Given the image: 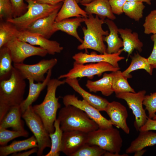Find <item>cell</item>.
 Returning a JSON list of instances; mask_svg holds the SVG:
<instances>
[{"instance_id": "obj_1", "label": "cell", "mask_w": 156, "mask_h": 156, "mask_svg": "<svg viewBox=\"0 0 156 156\" xmlns=\"http://www.w3.org/2000/svg\"><path fill=\"white\" fill-rule=\"evenodd\" d=\"M26 86L25 79L14 67L10 77L0 81V122L11 107L23 102Z\"/></svg>"}, {"instance_id": "obj_2", "label": "cell", "mask_w": 156, "mask_h": 156, "mask_svg": "<svg viewBox=\"0 0 156 156\" xmlns=\"http://www.w3.org/2000/svg\"><path fill=\"white\" fill-rule=\"evenodd\" d=\"M65 83L64 80L51 79L47 85V93L43 101L32 106L33 110L40 118L49 134L54 131V124L57 119V111L61 107L59 98L56 96V90L58 87Z\"/></svg>"}, {"instance_id": "obj_3", "label": "cell", "mask_w": 156, "mask_h": 156, "mask_svg": "<svg viewBox=\"0 0 156 156\" xmlns=\"http://www.w3.org/2000/svg\"><path fill=\"white\" fill-rule=\"evenodd\" d=\"M84 22L86 28H82L84 37L83 42L77 47L79 50L90 49L96 51L100 54L107 53V47L104 42V37L109 34L108 30L105 31L102 25L105 23V18H100L92 14L84 17Z\"/></svg>"}, {"instance_id": "obj_4", "label": "cell", "mask_w": 156, "mask_h": 156, "mask_svg": "<svg viewBox=\"0 0 156 156\" xmlns=\"http://www.w3.org/2000/svg\"><path fill=\"white\" fill-rule=\"evenodd\" d=\"M57 119L63 132L78 131L88 133L99 128L98 125L83 111L72 105L61 108Z\"/></svg>"}, {"instance_id": "obj_5", "label": "cell", "mask_w": 156, "mask_h": 156, "mask_svg": "<svg viewBox=\"0 0 156 156\" xmlns=\"http://www.w3.org/2000/svg\"><path fill=\"white\" fill-rule=\"evenodd\" d=\"M27 3V10L23 15L10 18L6 21L11 23L19 31L26 30L38 20L47 16L61 8L63 2L55 5L43 4L32 0H25Z\"/></svg>"}, {"instance_id": "obj_6", "label": "cell", "mask_w": 156, "mask_h": 156, "mask_svg": "<svg viewBox=\"0 0 156 156\" xmlns=\"http://www.w3.org/2000/svg\"><path fill=\"white\" fill-rule=\"evenodd\" d=\"M123 143L119 131L113 127L88 133L86 143L97 145L106 151L119 153Z\"/></svg>"}, {"instance_id": "obj_7", "label": "cell", "mask_w": 156, "mask_h": 156, "mask_svg": "<svg viewBox=\"0 0 156 156\" xmlns=\"http://www.w3.org/2000/svg\"><path fill=\"white\" fill-rule=\"evenodd\" d=\"M22 117L37 140V155H42L46 148L51 147V142L49 133L40 118L33 110L32 105H30L22 114Z\"/></svg>"}, {"instance_id": "obj_8", "label": "cell", "mask_w": 156, "mask_h": 156, "mask_svg": "<svg viewBox=\"0 0 156 156\" xmlns=\"http://www.w3.org/2000/svg\"><path fill=\"white\" fill-rule=\"evenodd\" d=\"M120 69V68L115 67L110 64L105 62L85 64L74 62L73 67L67 73L60 75L58 79L77 78L84 77L91 79L95 75L100 77L105 72H114Z\"/></svg>"}, {"instance_id": "obj_9", "label": "cell", "mask_w": 156, "mask_h": 156, "mask_svg": "<svg viewBox=\"0 0 156 156\" xmlns=\"http://www.w3.org/2000/svg\"><path fill=\"white\" fill-rule=\"evenodd\" d=\"M146 93L145 90H142L137 92H123L115 94L117 98L125 101L132 110L135 116L134 126L138 131L145 124L148 118L143 107V101Z\"/></svg>"}, {"instance_id": "obj_10", "label": "cell", "mask_w": 156, "mask_h": 156, "mask_svg": "<svg viewBox=\"0 0 156 156\" xmlns=\"http://www.w3.org/2000/svg\"><path fill=\"white\" fill-rule=\"evenodd\" d=\"M9 49L14 63H23L25 60L34 56L44 57L48 54L45 49L36 47L14 37L5 45Z\"/></svg>"}, {"instance_id": "obj_11", "label": "cell", "mask_w": 156, "mask_h": 156, "mask_svg": "<svg viewBox=\"0 0 156 156\" xmlns=\"http://www.w3.org/2000/svg\"><path fill=\"white\" fill-rule=\"evenodd\" d=\"M57 59L55 58L49 60L43 59L37 63L28 64L21 63H14V67L21 73L24 79H32L37 82L44 81V75L57 64Z\"/></svg>"}, {"instance_id": "obj_12", "label": "cell", "mask_w": 156, "mask_h": 156, "mask_svg": "<svg viewBox=\"0 0 156 156\" xmlns=\"http://www.w3.org/2000/svg\"><path fill=\"white\" fill-rule=\"evenodd\" d=\"M62 100L64 106L73 105L83 111L98 125L99 128L104 129L113 127L111 120L103 117L99 110L85 100H79L75 94L66 95Z\"/></svg>"}, {"instance_id": "obj_13", "label": "cell", "mask_w": 156, "mask_h": 156, "mask_svg": "<svg viewBox=\"0 0 156 156\" xmlns=\"http://www.w3.org/2000/svg\"><path fill=\"white\" fill-rule=\"evenodd\" d=\"M15 37L18 39L33 45L38 46L46 50L48 54L54 55L63 50V48L56 41L49 40L38 34L30 32L27 30L17 29Z\"/></svg>"}, {"instance_id": "obj_14", "label": "cell", "mask_w": 156, "mask_h": 156, "mask_svg": "<svg viewBox=\"0 0 156 156\" xmlns=\"http://www.w3.org/2000/svg\"><path fill=\"white\" fill-rule=\"evenodd\" d=\"M122 52L121 49L118 52L112 54H97L95 52L88 54L80 52L75 54L72 58L75 62L79 64L105 62L110 64L115 67L120 68L119 62L125 59L124 57L120 56Z\"/></svg>"}, {"instance_id": "obj_15", "label": "cell", "mask_w": 156, "mask_h": 156, "mask_svg": "<svg viewBox=\"0 0 156 156\" xmlns=\"http://www.w3.org/2000/svg\"><path fill=\"white\" fill-rule=\"evenodd\" d=\"M88 133L78 131L63 132L61 152L66 155L72 156L86 143Z\"/></svg>"}, {"instance_id": "obj_16", "label": "cell", "mask_w": 156, "mask_h": 156, "mask_svg": "<svg viewBox=\"0 0 156 156\" xmlns=\"http://www.w3.org/2000/svg\"><path fill=\"white\" fill-rule=\"evenodd\" d=\"M113 124L129 134L130 129L127 122L128 113L126 107L120 103L114 101L108 104L105 111Z\"/></svg>"}, {"instance_id": "obj_17", "label": "cell", "mask_w": 156, "mask_h": 156, "mask_svg": "<svg viewBox=\"0 0 156 156\" xmlns=\"http://www.w3.org/2000/svg\"><path fill=\"white\" fill-rule=\"evenodd\" d=\"M65 83L78 93L85 100L99 111H105L109 102L105 99L87 91L80 85L77 78H66Z\"/></svg>"}, {"instance_id": "obj_18", "label": "cell", "mask_w": 156, "mask_h": 156, "mask_svg": "<svg viewBox=\"0 0 156 156\" xmlns=\"http://www.w3.org/2000/svg\"><path fill=\"white\" fill-rule=\"evenodd\" d=\"M60 10H57L50 15L38 20L26 30L49 39L56 32L54 24Z\"/></svg>"}, {"instance_id": "obj_19", "label": "cell", "mask_w": 156, "mask_h": 156, "mask_svg": "<svg viewBox=\"0 0 156 156\" xmlns=\"http://www.w3.org/2000/svg\"><path fill=\"white\" fill-rule=\"evenodd\" d=\"M52 69L49 70L47 73L45 79L42 82L35 83L32 79H28L29 81V89L28 96L20 105L23 114L27 108L34 102L38 98L41 91L47 86L48 82L51 79Z\"/></svg>"}, {"instance_id": "obj_20", "label": "cell", "mask_w": 156, "mask_h": 156, "mask_svg": "<svg viewBox=\"0 0 156 156\" xmlns=\"http://www.w3.org/2000/svg\"><path fill=\"white\" fill-rule=\"evenodd\" d=\"M118 32L123 42L121 49L128 53V58L135 50L140 52L142 51L143 43L139 39L137 32H133L131 29L127 28H118Z\"/></svg>"}, {"instance_id": "obj_21", "label": "cell", "mask_w": 156, "mask_h": 156, "mask_svg": "<svg viewBox=\"0 0 156 156\" xmlns=\"http://www.w3.org/2000/svg\"><path fill=\"white\" fill-rule=\"evenodd\" d=\"M85 11L88 15L94 14L100 18H107L114 20L116 17L113 13L109 0H93L84 5Z\"/></svg>"}, {"instance_id": "obj_22", "label": "cell", "mask_w": 156, "mask_h": 156, "mask_svg": "<svg viewBox=\"0 0 156 156\" xmlns=\"http://www.w3.org/2000/svg\"><path fill=\"white\" fill-rule=\"evenodd\" d=\"M105 23L107 25L109 31L108 35L104 38V41L107 45V53H117L123 47L122 40L119 36L118 28L113 21L109 19L105 20Z\"/></svg>"}, {"instance_id": "obj_23", "label": "cell", "mask_w": 156, "mask_h": 156, "mask_svg": "<svg viewBox=\"0 0 156 156\" xmlns=\"http://www.w3.org/2000/svg\"><path fill=\"white\" fill-rule=\"evenodd\" d=\"M156 144V132L151 130L140 131L138 136L131 143L126 149L127 154L134 153L149 146Z\"/></svg>"}, {"instance_id": "obj_24", "label": "cell", "mask_w": 156, "mask_h": 156, "mask_svg": "<svg viewBox=\"0 0 156 156\" xmlns=\"http://www.w3.org/2000/svg\"><path fill=\"white\" fill-rule=\"evenodd\" d=\"M113 74L104 73L100 79L95 81L88 80L86 86L90 92H100L105 96L111 95L114 92L112 88Z\"/></svg>"}, {"instance_id": "obj_25", "label": "cell", "mask_w": 156, "mask_h": 156, "mask_svg": "<svg viewBox=\"0 0 156 156\" xmlns=\"http://www.w3.org/2000/svg\"><path fill=\"white\" fill-rule=\"evenodd\" d=\"M76 0H64L57 13L55 21L59 22L70 18L87 17L88 15L78 5Z\"/></svg>"}, {"instance_id": "obj_26", "label": "cell", "mask_w": 156, "mask_h": 156, "mask_svg": "<svg viewBox=\"0 0 156 156\" xmlns=\"http://www.w3.org/2000/svg\"><path fill=\"white\" fill-rule=\"evenodd\" d=\"M22 113L20 106L11 107L0 122V127L12 128L14 130H25L24 122L21 119Z\"/></svg>"}, {"instance_id": "obj_27", "label": "cell", "mask_w": 156, "mask_h": 156, "mask_svg": "<svg viewBox=\"0 0 156 156\" xmlns=\"http://www.w3.org/2000/svg\"><path fill=\"white\" fill-rule=\"evenodd\" d=\"M38 147L37 140L32 135L23 140L14 141L10 145L0 147V156H7L10 154Z\"/></svg>"}, {"instance_id": "obj_28", "label": "cell", "mask_w": 156, "mask_h": 156, "mask_svg": "<svg viewBox=\"0 0 156 156\" xmlns=\"http://www.w3.org/2000/svg\"><path fill=\"white\" fill-rule=\"evenodd\" d=\"M83 22H84L83 17L69 18L59 22L55 21L54 24V27L56 32L58 30L64 32L73 36L81 43L83 40L78 35L77 29Z\"/></svg>"}, {"instance_id": "obj_29", "label": "cell", "mask_w": 156, "mask_h": 156, "mask_svg": "<svg viewBox=\"0 0 156 156\" xmlns=\"http://www.w3.org/2000/svg\"><path fill=\"white\" fill-rule=\"evenodd\" d=\"M131 61L128 67L122 72L123 76L127 79L131 78L130 73L139 69L145 70L150 75L152 74L153 68L149 63L147 58L141 55L138 52L131 56Z\"/></svg>"}, {"instance_id": "obj_30", "label": "cell", "mask_w": 156, "mask_h": 156, "mask_svg": "<svg viewBox=\"0 0 156 156\" xmlns=\"http://www.w3.org/2000/svg\"><path fill=\"white\" fill-rule=\"evenodd\" d=\"M10 52L4 46L0 48V81L7 79L10 76L14 67Z\"/></svg>"}, {"instance_id": "obj_31", "label": "cell", "mask_w": 156, "mask_h": 156, "mask_svg": "<svg viewBox=\"0 0 156 156\" xmlns=\"http://www.w3.org/2000/svg\"><path fill=\"white\" fill-rule=\"evenodd\" d=\"M54 131L49 134L51 140V146L49 152L44 156H59L61 152V147L63 131L60 127V122L57 118L54 122Z\"/></svg>"}, {"instance_id": "obj_32", "label": "cell", "mask_w": 156, "mask_h": 156, "mask_svg": "<svg viewBox=\"0 0 156 156\" xmlns=\"http://www.w3.org/2000/svg\"><path fill=\"white\" fill-rule=\"evenodd\" d=\"M112 73V88L115 94L123 92H135L129 84L128 79L123 76L120 70Z\"/></svg>"}, {"instance_id": "obj_33", "label": "cell", "mask_w": 156, "mask_h": 156, "mask_svg": "<svg viewBox=\"0 0 156 156\" xmlns=\"http://www.w3.org/2000/svg\"><path fill=\"white\" fill-rule=\"evenodd\" d=\"M145 6L143 2L127 1L123 8V12L130 18L139 21L142 18Z\"/></svg>"}, {"instance_id": "obj_34", "label": "cell", "mask_w": 156, "mask_h": 156, "mask_svg": "<svg viewBox=\"0 0 156 156\" xmlns=\"http://www.w3.org/2000/svg\"><path fill=\"white\" fill-rule=\"evenodd\" d=\"M17 29L14 25L6 21L0 24V48L3 47L14 37Z\"/></svg>"}, {"instance_id": "obj_35", "label": "cell", "mask_w": 156, "mask_h": 156, "mask_svg": "<svg viewBox=\"0 0 156 156\" xmlns=\"http://www.w3.org/2000/svg\"><path fill=\"white\" fill-rule=\"evenodd\" d=\"M29 133L26 130L23 131H10L0 127V145H6L9 142L18 137H27Z\"/></svg>"}, {"instance_id": "obj_36", "label": "cell", "mask_w": 156, "mask_h": 156, "mask_svg": "<svg viewBox=\"0 0 156 156\" xmlns=\"http://www.w3.org/2000/svg\"><path fill=\"white\" fill-rule=\"evenodd\" d=\"M106 151L97 145L86 143L72 156H101L103 155Z\"/></svg>"}, {"instance_id": "obj_37", "label": "cell", "mask_w": 156, "mask_h": 156, "mask_svg": "<svg viewBox=\"0 0 156 156\" xmlns=\"http://www.w3.org/2000/svg\"><path fill=\"white\" fill-rule=\"evenodd\" d=\"M143 25L145 34H156V9L151 11L145 17Z\"/></svg>"}, {"instance_id": "obj_38", "label": "cell", "mask_w": 156, "mask_h": 156, "mask_svg": "<svg viewBox=\"0 0 156 156\" xmlns=\"http://www.w3.org/2000/svg\"><path fill=\"white\" fill-rule=\"evenodd\" d=\"M14 12L11 0H0V18L5 21L13 18Z\"/></svg>"}, {"instance_id": "obj_39", "label": "cell", "mask_w": 156, "mask_h": 156, "mask_svg": "<svg viewBox=\"0 0 156 156\" xmlns=\"http://www.w3.org/2000/svg\"><path fill=\"white\" fill-rule=\"evenodd\" d=\"M143 105L148 112V118H153L156 115V92L150 95H145Z\"/></svg>"}, {"instance_id": "obj_40", "label": "cell", "mask_w": 156, "mask_h": 156, "mask_svg": "<svg viewBox=\"0 0 156 156\" xmlns=\"http://www.w3.org/2000/svg\"><path fill=\"white\" fill-rule=\"evenodd\" d=\"M24 0H11L13 9V18L20 16L25 13L27 10V4Z\"/></svg>"}, {"instance_id": "obj_41", "label": "cell", "mask_w": 156, "mask_h": 156, "mask_svg": "<svg viewBox=\"0 0 156 156\" xmlns=\"http://www.w3.org/2000/svg\"><path fill=\"white\" fill-rule=\"evenodd\" d=\"M127 1V0H109L113 13L118 15L122 14L123 6Z\"/></svg>"}, {"instance_id": "obj_42", "label": "cell", "mask_w": 156, "mask_h": 156, "mask_svg": "<svg viewBox=\"0 0 156 156\" xmlns=\"http://www.w3.org/2000/svg\"><path fill=\"white\" fill-rule=\"evenodd\" d=\"M151 38L153 42V48L151 54L147 59L153 68L156 69V34L152 35Z\"/></svg>"}, {"instance_id": "obj_43", "label": "cell", "mask_w": 156, "mask_h": 156, "mask_svg": "<svg viewBox=\"0 0 156 156\" xmlns=\"http://www.w3.org/2000/svg\"><path fill=\"white\" fill-rule=\"evenodd\" d=\"M156 130V120L148 118L145 124L140 129L139 131Z\"/></svg>"}, {"instance_id": "obj_44", "label": "cell", "mask_w": 156, "mask_h": 156, "mask_svg": "<svg viewBox=\"0 0 156 156\" xmlns=\"http://www.w3.org/2000/svg\"><path fill=\"white\" fill-rule=\"evenodd\" d=\"M38 147H35L31 148L30 150L23 152H19L13 153L11 155L12 156H28L35 153H37Z\"/></svg>"}, {"instance_id": "obj_45", "label": "cell", "mask_w": 156, "mask_h": 156, "mask_svg": "<svg viewBox=\"0 0 156 156\" xmlns=\"http://www.w3.org/2000/svg\"><path fill=\"white\" fill-rule=\"evenodd\" d=\"M37 3L41 4L55 5L61 2L64 0H32Z\"/></svg>"}, {"instance_id": "obj_46", "label": "cell", "mask_w": 156, "mask_h": 156, "mask_svg": "<svg viewBox=\"0 0 156 156\" xmlns=\"http://www.w3.org/2000/svg\"><path fill=\"white\" fill-rule=\"evenodd\" d=\"M119 153H114L106 151L103 156H128L127 153L120 154Z\"/></svg>"}, {"instance_id": "obj_47", "label": "cell", "mask_w": 156, "mask_h": 156, "mask_svg": "<svg viewBox=\"0 0 156 156\" xmlns=\"http://www.w3.org/2000/svg\"><path fill=\"white\" fill-rule=\"evenodd\" d=\"M146 150L145 149H143L138 151L134 153V156H140L144 155L146 152Z\"/></svg>"}, {"instance_id": "obj_48", "label": "cell", "mask_w": 156, "mask_h": 156, "mask_svg": "<svg viewBox=\"0 0 156 156\" xmlns=\"http://www.w3.org/2000/svg\"><path fill=\"white\" fill-rule=\"evenodd\" d=\"M128 1H135L137 2H145L147 4L150 5L151 4V1L152 0H127Z\"/></svg>"}, {"instance_id": "obj_49", "label": "cell", "mask_w": 156, "mask_h": 156, "mask_svg": "<svg viewBox=\"0 0 156 156\" xmlns=\"http://www.w3.org/2000/svg\"><path fill=\"white\" fill-rule=\"evenodd\" d=\"M93 0H81L80 2V3L81 5H84L88 3Z\"/></svg>"}, {"instance_id": "obj_50", "label": "cell", "mask_w": 156, "mask_h": 156, "mask_svg": "<svg viewBox=\"0 0 156 156\" xmlns=\"http://www.w3.org/2000/svg\"><path fill=\"white\" fill-rule=\"evenodd\" d=\"M153 119L156 120V115L153 118Z\"/></svg>"}, {"instance_id": "obj_51", "label": "cell", "mask_w": 156, "mask_h": 156, "mask_svg": "<svg viewBox=\"0 0 156 156\" xmlns=\"http://www.w3.org/2000/svg\"><path fill=\"white\" fill-rule=\"evenodd\" d=\"M81 0H76V1L78 3H79Z\"/></svg>"}]
</instances>
